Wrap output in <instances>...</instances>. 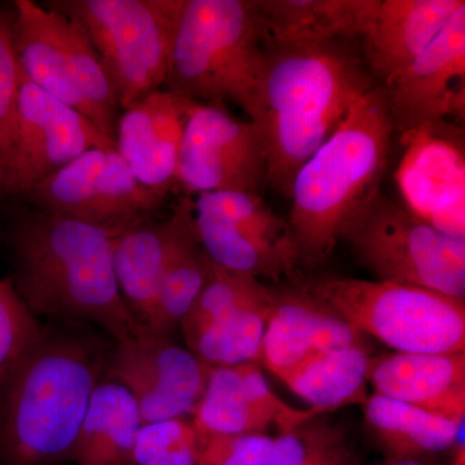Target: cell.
I'll list each match as a JSON object with an SVG mask.
<instances>
[{
  "label": "cell",
  "mask_w": 465,
  "mask_h": 465,
  "mask_svg": "<svg viewBox=\"0 0 465 465\" xmlns=\"http://www.w3.org/2000/svg\"><path fill=\"white\" fill-rule=\"evenodd\" d=\"M113 345L90 326L54 322L0 384L2 465L70 455Z\"/></svg>",
  "instance_id": "cell-3"
},
{
  "label": "cell",
  "mask_w": 465,
  "mask_h": 465,
  "mask_svg": "<svg viewBox=\"0 0 465 465\" xmlns=\"http://www.w3.org/2000/svg\"><path fill=\"white\" fill-rule=\"evenodd\" d=\"M376 281L465 299V241L437 231L379 192L341 232Z\"/></svg>",
  "instance_id": "cell-9"
},
{
  "label": "cell",
  "mask_w": 465,
  "mask_h": 465,
  "mask_svg": "<svg viewBox=\"0 0 465 465\" xmlns=\"http://www.w3.org/2000/svg\"><path fill=\"white\" fill-rule=\"evenodd\" d=\"M194 216L202 246L220 268L278 280L302 264L289 223L262 194L204 193L194 201Z\"/></svg>",
  "instance_id": "cell-11"
},
{
  "label": "cell",
  "mask_w": 465,
  "mask_h": 465,
  "mask_svg": "<svg viewBox=\"0 0 465 465\" xmlns=\"http://www.w3.org/2000/svg\"><path fill=\"white\" fill-rule=\"evenodd\" d=\"M193 213L194 201L182 195L163 222L149 220L115 237L114 269L119 291L134 321L145 331L152 324L162 275Z\"/></svg>",
  "instance_id": "cell-22"
},
{
  "label": "cell",
  "mask_w": 465,
  "mask_h": 465,
  "mask_svg": "<svg viewBox=\"0 0 465 465\" xmlns=\"http://www.w3.org/2000/svg\"><path fill=\"white\" fill-rule=\"evenodd\" d=\"M193 415L197 433L265 434L272 425L284 433L321 414L287 405L271 390L256 363H244L211 367Z\"/></svg>",
  "instance_id": "cell-18"
},
{
  "label": "cell",
  "mask_w": 465,
  "mask_h": 465,
  "mask_svg": "<svg viewBox=\"0 0 465 465\" xmlns=\"http://www.w3.org/2000/svg\"><path fill=\"white\" fill-rule=\"evenodd\" d=\"M264 50V73L249 121L264 143L266 185L290 198L300 168L376 84L354 39Z\"/></svg>",
  "instance_id": "cell-1"
},
{
  "label": "cell",
  "mask_w": 465,
  "mask_h": 465,
  "mask_svg": "<svg viewBox=\"0 0 465 465\" xmlns=\"http://www.w3.org/2000/svg\"><path fill=\"white\" fill-rule=\"evenodd\" d=\"M268 159L258 127L226 106L195 104L183 133L174 186L183 195L215 192L262 194Z\"/></svg>",
  "instance_id": "cell-12"
},
{
  "label": "cell",
  "mask_w": 465,
  "mask_h": 465,
  "mask_svg": "<svg viewBox=\"0 0 465 465\" xmlns=\"http://www.w3.org/2000/svg\"><path fill=\"white\" fill-rule=\"evenodd\" d=\"M24 197L35 210L114 234L149 222L166 200L137 182L116 146L87 150Z\"/></svg>",
  "instance_id": "cell-10"
},
{
  "label": "cell",
  "mask_w": 465,
  "mask_h": 465,
  "mask_svg": "<svg viewBox=\"0 0 465 465\" xmlns=\"http://www.w3.org/2000/svg\"><path fill=\"white\" fill-rule=\"evenodd\" d=\"M11 7L21 74L114 139L121 105L108 73L84 34L43 3L15 0Z\"/></svg>",
  "instance_id": "cell-8"
},
{
  "label": "cell",
  "mask_w": 465,
  "mask_h": 465,
  "mask_svg": "<svg viewBox=\"0 0 465 465\" xmlns=\"http://www.w3.org/2000/svg\"><path fill=\"white\" fill-rule=\"evenodd\" d=\"M370 357L366 347L318 353L280 379L320 414L354 403L362 405L369 397Z\"/></svg>",
  "instance_id": "cell-26"
},
{
  "label": "cell",
  "mask_w": 465,
  "mask_h": 465,
  "mask_svg": "<svg viewBox=\"0 0 465 465\" xmlns=\"http://www.w3.org/2000/svg\"><path fill=\"white\" fill-rule=\"evenodd\" d=\"M195 104L161 88L122 110L119 116L116 150L137 182L162 197L174 188L180 146Z\"/></svg>",
  "instance_id": "cell-17"
},
{
  "label": "cell",
  "mask_w": 465,
  "mask_h": 465,
  "mask_svg": "<svg viewBox=\"0 0 465 465\" xmlns=\"http://www.w3.org/2000/svg\"><path fill=\"white\" fill-rule=\"evenodd\" d=\"M197 432L183 419L143 424L133 452V465H197Z\"/></svg>",
  "instance_id": "cell-30"
},
{
  "label": "cell",
  "mask_w": 465,
  "mask_h": 465,
  "mask_svg": "<svg viewBox=\"0 0 465 465\" xmlns=\"http://www.w3.org/2000/svg\"><path fill=\"white\" fill-rule=\"evenodd\" d=\"M367 382L387 399L455 421L465 418V351L370 357Z\"/></svg>",
  "instance_id": "cell-21"
},
{
  "label": "cell",
  "mask_w": 465,
  "mask_h": 465,
  "mask_svg": "<svg viewBox=\"0 0 465 465\" xmlns=\"http://www.w3.org/2000/svg\"><path fill=\"white\" fill-rule=\"evenodd\" d=\"M90 41L124 110L166 85L183 0H51Z\"/></svg>",
  "instance_id": "cell-7"
},
{
  "label": "cell",
  "mask_w": 465,
  "mask_h": 465,
  "mask_svg": "<svg viewBox=\"0 0 465 465\" xmlns=\"http://www.w3.org/2000/svg\"><path fill=\"white\" fill-rule=\"evenodd\" d=\"M381 465H425L421 461L416 460H403V461H387V463Z\"/></svg>",
  "instance_id": "cell-35"
},
{
  "label": "cell",
  "mask_w": 465,
  "mask_h": 465,
  "mask_svg": "<svg viewBox=\"0 0 465 465\" xmlns=\"http://www.w3.org/2000/svg\"><path fill=\"white\" fill-rule=\"evenodd\" d=\"M298 290L396 351H465V299L356 278H322Z\"/></svg>",
  "instance_id": "cell-6"
},
{
  "label": "cell",
  "mask_w": 465,
  "mask_h": 465,
  "mask_svg": "<svg viewBox=\"0 0 465 465\" xmlns=\"http://www.w3.org/2000/svg\"><path fill=\"white\" fill-rule=\"evenodd\" d=\"M213 262L202 246L194 213L183 225L168 260L155 300L150 333L170 338L191 311L213 273Z\"/></svg>",
  "instance_id": "cell-28"
},
{
  "label": "cell",
  "mask_w": 465,
  "mask_h": 465,
  "mask_svg": "<svg viewBox=\"0 0 465 465\" xmlns=\"http://www.w3.org/2000/svg\"><path fill=\"white\" fill-rule=\"evenodd\" d=\"M94 148H115V142L81 112L21 74L14 143L5 166V195H25Z\"/></svg>",
  "instance_id": "cell-13"
},
{
  "label": "cell",
  "mask_w": 465,
  "mask_h": 465,
  "mask_svg": "<svg viewBox=\"0 0 465 465\" xmlns=\"http://www.w3.org/2000/svg\"><path fill=\"white\" fill-rule=\"evenodd\" d=\"M262 47L354 39L375 0H255Z\"/></svg>",
  "instance_id": "cell-23"
},
{
  "label": "cell",
  "mask_w": 465,
  "mask_h": 465,
  "mask_svg": "<svg viewBox=\"0 0 465 465\" xmlns=\"http://www.w3.org/2000/svg\"><path fill=\"white\" fill-rule=\"evenodd\" d=\"M0 465H2V458H0Z\"/></svg>",
  "instance_id": "cell-36"
},
{
  "label": "cell",
  "mask_w": 465,
  "mask_h": 465,
  "mask_svg": "<svg viewBox=\"0 0 465 465\" xmlns=\"http://www.w3.org/2000/svg\"><path fill=\"white\" fill-rule=\"evenodd\" d=\"M394 134L464 116L465 5L418 57L387 85Z\"/></svg>",
  "instance_id": "cell-16"
},
{
  "label": "cell",
  "mask_w": 465,
  "mask_h": 465,
  "mask_svg": "<svg viewBox=\"0 0 465 465\" xmlns=\"http://www.w3.org/2000/svg\"><path fill=\"white\" fill-rule=\"evenodd\" d=\"M21 70L12 36V7L0 5V154L5 168L14 143Z\"/></svg>",
  "instance_id": "cell-32"
},
{
  "label": "cell",
  "mask_w": 465,
  "mask_h": 465,
  "mask_svg": "<svg viewBox=\"0 0 465 465\" xmlns=\"http://www.w3.org/2000/svg\"><path fill=\"white\" fill-rule=\"evenodd\" d=\"M464 0H375L361 34L370 75L387 85L439 35Z\"/></svg>",
  "instance_id": "cell-19"
},
{
  "label": "cell",
  "mask_w": 465,
  "mask_h": 465,
  "mask_svg": "<svg viewBox=\"0 0 465 465\" xmlns=\"http://www.w3.org/2000/svg\"><path fill=\"white\" fill-rule=\"evenodd\" d=\"M393 136L385 91L376 84L300 168L289 226L302 264H324L349 222L381 192Z\"/></svg>",
  "instance_id": "cell-4"
},
{
  "label": "cell",
  "mask_w": 465,
  "mask_h": 465,
  "mask_svg": "<svg viewBox=\"0 0 465 465\" xmlns=\"http://www.w3.org/2000/svg\"><path fill=\"white\" fill-rule=\"evenodd\" d=\"M116 235L72 217L24 211L5 232L9 282L36 320L85 324L125 341L145 330L119 291Z\"/></svg>",
  "instance_id": "cell-2"
},
{
  "label": "cell",
  "mask_w": 465,
  "mask_h": 465,
  "mask_svg": "<svg viewBox=\"0 0 465 465\" xmlns=\"http://www.w3.org/2000/svg\"><path fill=\"white\" fill-rule=\"evenodd\" d=\"M274 305L275 292L264 287L204 329L189 342V351L211 367L260 362L266 324Z\"/></svg>",
  "instance_id": "cell-27"
},
{
  "label": "cell",
  "mask_w": 465,
  "mask_h": 465,
  "mask_svg": "<svg viewBox=\"0 0 465 465\" xmlns=\"http://www.w3.org/2000/svg\"><path fill=\"white\" fill-rule=\"evenodd\" d=\"M363 338L353 324L321 307L302 291L275 293L260 362L280 379L314 354L366 347Z\"/></svg>",
  "instance_id": "cell-20"
},
{
  "label": "cell",
  "mask_w": 465,
  "mask_h": 465,
  "mask_svg": "<svg viewBox=\"0 0 465 465\" xmlns=\"http://www.w3.org/2000/svg\"><path fill=\"white\" fill-rule=\"evenodd\" d=\"M197 465H269L275 439L266 434L197 433Z\"/></svg>",
  "instance_id": "cell-33"
},
{
  "label": "cell",
  "mask_w": 465,
  "mask_h": 465,
  "mask_svg": "<svg viewBox=\"0 0 465 465\" xmlns=\"http://www.w3.org/2000/svg\"><path fill=\"white\" fill-rule=\"evenodd\" d=\"M5 195V168L3 163L2 154H0V197Z\"/></svg>",
  "instance_id": "cell-34"
},
{
  "label": "cell",
  "mask_w": 465,
  "mask_h": 465,
  "mask_svg": "<svg viewBox=\"0 0 465 465\" xmlns=\"http://www.w3.org/2000/svg\"><path fill=\"white\" fill-rule=\"evenodd\" d=\"M269 465H361L356 449L341 425L316 418L275 439Z\"/></svg>",
  "instance_id": "cell-29"
},
{
  "label": "cell",
  "mask_w": 465,
  "mask_h": 465,
  "mask_svg": "<svg viewBox=\"0 0 465 465\" xmlns=\"http://www.w3.org/2000/svg\"><path fill=\"white\" fill-rule=\"evenodd\" d=\"M264 66L255 0H183L164 87L250 119Z\"/></svg>",
  "instance_id": "cell-5"
},
{
  "label": "cell",
  "mask_w": 465,
  "mask_h": 465,
  "mask_svg": "<svg viewBox=\"0 0 465 465\" xmlns=\"http://www.w3.org/2000/svg\"><path fill=\"white\" fill-rule=\"evenodd\" d=\"M210 370L170 338L142 331L113 344L104 376L133 394L143 424H148L194 414Z\"/></svg>",
  "instance_id": "cell-14"
},
{
  "label": "cell",
  "mask_w": 465,
  "mask_h": 465,
  "mask_svg": "<svg viewBox=\"0 0 465 465\" xmlns=\"http://www.w3.org/2000/svg\"><path fill=\"white\" fill-rule=\"evenodd\" d=\"M142 427L133 394L104 376L92 393L70 457L78 465H133L134 442Z\"/></svg>",
  "instance_id": "cell-24"
},
{
  "label": "cell",
  "mask_w": 465,
  "mask_h": 465,
  "mask_svg": "<svg viewBox=\"0 0 465 465\" xmlns=\"http://www.w3.org/2000/svg\"><path fill=\"white\" fill-rule=\"evenodd\" d=\"M41 330L42 324L18 298L9 280L0 281V384L25 356Z\"/></svg>",
  "instance_id": "cell-31"
},
{
  "label": "cell",
  "mask_w": 465,
  "mask_h": 465,
  "mask_svg": "<svg viewBox=\"0 0 465 465\" xmlns=\"http://www.w3.org/2000/svg\"><path fill=\"white\" fill-rule=\"evenodd\" d=\"M405 152L396 171L403 206L437 231L465 241L464 133L452 121L400 136Z\"/></svg>",
  "instance_id": "cell-15"
},
{
  "label": "cell",
  "mask_w": 465,
  "mask_h": 465,
  "mask_svg": "<svg viewBox=\"0 0 465 465\" xmlns=\"http://www.w3.org/2000/svg\"><path fill=\"white\" fill-rule=\"evenodd\" d=\"M362 411L388 461H419L425 455L451 449L465 419L451 420L376 393L367 397Z\"/></svg>",
  "instance_id": "cell-25"
}]
</instances>
